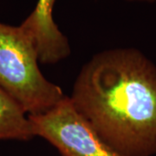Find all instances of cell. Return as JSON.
I'll use <instances>...</instances> for the list:
<instances>
[{"label": "cell", "mask_w": 156, "mask_h": 156, "mask_svg": "<svg viewBox=\"0 0 156 156\" xmlns=\"http://www.w3.org/2000/svg\"><path fill=\"white\" fill-rule=\"evenodd\" d=\"M69 97L119 154L156 155V64L141 50L95 54L81 69Z\"/></svg>", "instance_id": "obj_1"}, {"label": "cell", "mask_w": 156, "mask_h": 156, "mask_svg": "<svg viewBox=\"0 0 156 156\" xmlns=\"http://www.w3.org/2000/svg\"><path fill=\"white\" fill-rule=\"evenodd\" d=\"M33 40L19 26L0 23V89L28 115H40L66 95L38 67Z\"/></svg>", "instance_id": "obj_2"}, {"label": "cell", "mask_w": 156, "mask_h": 156, "mask_svg": "<svg viewBox=\"0 0 156 156\" xmlns=\"http://www.w3.org/2000/svg\"><path fill=\"white\" fill-rule=\"evenodd\" d=\"M28 117L34 137L46 140L62 156H122L101 138L69 96L49 111Z\"/></svg>", "instance_id": "obj_3"}, {"label": "cell", "mask_w": 156, "mask_h": 156, "mask_svg": "<svg viewBox=\"0 0 156 156\" xmlns=\"http://www.w3.org/2000/svg\"><path fill=\"white\" fill-rule=\"evenodd\" d=\"M56 0H38L31 13L20 24L33 40L39 62L56 64L70 55L67 37L59 30L53 18Z\"/></svg>", "instance_id": "obj_4"}, {"label": "cell", "mask_w": 156, "mask_h": 156, "mask_svg": "<svg viewBox=\"0 0 156 156\" xmlns=\"http://www.w3.org/2000/svg\"><path fill=\"white\" fill-rule=\"evenodd\" d=\"M34 138L28 115L0 89V140Z\"/></svg>", "instance_id": "obj_5"}, {"label": "cell", "mask_w": 156, "mask_h": 156, "mask_svg": "<svg viewBox=\"0 0 156 156\" xmlns=\"http://www.w3.org/2000/svg\"><path fill=\"white\" fill-rule=\"evenodd\" d=\"M128 2H134V3H143V4H154L156 0H126Z\"/></svg>", "instance_id": "obj_6"}]
</instances>
